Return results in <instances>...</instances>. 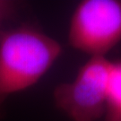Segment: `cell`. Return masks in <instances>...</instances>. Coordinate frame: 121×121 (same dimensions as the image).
Segmentation results:
<instances>
[{
    "label": "cell",
    "mask_w": 121,
    "mask_h": 121,
    "mask_svg": "<svg viewBox=\"0 0 121 121\" xmlns=\"http://www.w3.org/2000/svg\"><path fill=\"white\" fill-rule=\"evenodd\" d=\"M13 3L8 2V1H0V27L4 22L10 16V14L13 11Z\"/></svg>",
    "instance_id": "cell-5"
},
{
    "label": "cell",
    "mask_w": 121,
    "mask_h": 121,
    "mask_svg": "<svg viewBox=\"0 0 121 121\" xmlns=\"http://www.w3.org/2000/svg\"><path fill=\"white\" fill-rule=\"evenodd\" d=\"M113 62L93 56L70 82L57 85L53 96L57 108L73 121H94L105 113Z\"/></svg>",
    "instance_id": "cell-2"
},
{
    "label": "cell",
    "mask_w": 121,
    "mask_h": 121,
    "mask_svg": "<svg viewBox=\"0 0 121 121\" xmlns=\"http://www.w3.org/2000/svg\"><path fill=\"white\" fill-rule=\"evenodd\" d=\"M104 114L105 121H121V61L113 62Z\"/></svg>",
    "instance_id": "cell-4"
},
{
    "label": "cell",
    "mask_w": 121,
    "mask_h": 121,
    "mask_svg": "<svg viewBox=\"0 0 121 121\" xmlns=\"http://www.w3.org/2000/svg\"><path fill=\"white\" fill-rule=\"evenodd\" d=\"M68 39L80 51L105 56L121 40V1H82L73 13Z\"/></svg>",
    "instance_id": "cell-3"
},
{
    "label": "cell",
    "mask_w": 121,
    "mask_h": 121,
    "mask_svg": "<svg viewBox=\"0 0 121 121\" xmlns=\"http://www.w3.org/2000/svg\"><path fill=\"white\" fill-rule=\"evenodd\" d=\"M62 52L61 45L30 25L0 37V105L13 93L35 84Z\"/></svg>",
    "instance_id": "cell-1"
}]
</instances>
